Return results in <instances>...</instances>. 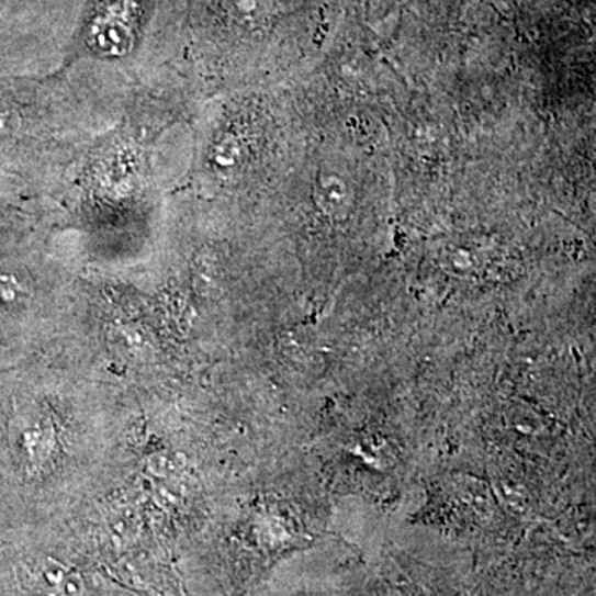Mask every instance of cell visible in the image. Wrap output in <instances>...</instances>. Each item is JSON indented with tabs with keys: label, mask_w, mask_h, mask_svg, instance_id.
I'll use <instances>...</instances> for the list:
<instances>
[{
	"label": "cell",
	"mask_w": 596,
	"mask_h": 596,
	"mask_svg": "<svg viewBox=\"0 0 596 596\" xmlns=\"http://www.w3.org/2000/svg\"><path fill=\"white\" fill-rule=\"evenodd\" d=\"M166 130L123 113L94 139L58 199L57 229L77 239L90 266L133 262L155 252L162 201L156 148Z\"/></svg>",
	"instance_id": "1"
},
{
	"label": "cell",
	"mask_w": 596,
	"mask_h": 596,
	"mask_svg": "<svg viewBox=\"0 0 596 596\" xmlns=\"http://www.w3.org/2000/svg\"><path fill=\"white\" fill-rule=\"evenodd\" d=\"M67 233L52 230L24 256H0V371L25 363L78 305L71 263L60 249Z\"/></svg>",
	"instance_id": "2"
},
{
	"label": "cell",
	"mask_w": 596,
	"mask_h": 596,
	"mask_svg": "<svg viewBox=\"0 0 596 596\" xmlns=\"http://www.w3.org/2000/svg\"><path fill=\"white\" fill-rule=\"evenodd\" d=\"M145 0H97L88 11L70 64L80 58L122 61L135 54L145 25Z\"/></svg>",
	"instance_id": "3"
}]
</instances>
